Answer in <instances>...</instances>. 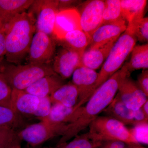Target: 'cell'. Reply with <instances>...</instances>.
Segmentation results:
<instances>
[{
    "label": "cell",
    "instance_id": "d4e9b609",
    "mask_svg": "<svg viewBox=\"0 0 148 148\" xmlns=\"http://www.w3.org/2000/svg\"><path fill=\"white\" fill-rule=\"evenodd\" d=\"M106 24L127 25L122 16L121 0L105 1V8L101 26Z\"/></svg>",
    "mask_w": 148,
    "mask_h": 148
},
{
    "label": "cell",
    "instance_id": "4fadbf2b",
    "mask_svg": "<svg viewBox=\"0 0 148 148\" xmlns=\"http://www.w3.org/2000/svg\"><path fill=\"white\" fill-rule=\"evenodd\" d=\"M116 95L127 108L133 110H139L148 100V96L130 76L125 77L120 85Z\"/></svg>",
    "mask_w": 148,
    "mask_h": 148
},
{
    "label": "cell",
    "instance_id": "e575fe53",
    "mask_svg": "<svg viewBox=\"0 0 148 148\" xmlns=\"http://www.w3.org/2000/svg\"><path fill=\"white\" fill-rule=\"evenodd\" d=\"M140 109L145 116L148 118V100L143 104Z\"/></svg>",
    "mask_w": 148,
    "mask_h": 148
},
{
    "label": "cell",
    "instance_id": "ba28073f",
    "mask_svg": "<svg viewBox=\"0 0 148 148\" xmlns=\"http://www.w3.org/2000/svg\"><path fill=\"white\" fill-rule=\"evenodd\" d=\"M28 54L29 64H49L55 56V41L49 35L36 32L32 39Z\"/></svg>",
    "mask_w": 148,
    "mask_h": 148
},
{
    "label": "cell",
    "instance_id": "e0dca14e",
    "mask_svg": "<svg viewBox=\"0 0 148 148\" xmlns=\"http://www.w3.org/2000/svg\"><path fill=\"white\" fill-rule=\"evenodd\" d=\"M39 98L24 90L12 89V108L25 116L33 115L38 108Z\"/></svg>",
    "mask_w": 148,
    "mask_h": 148
},
{
    "label": "cell",
    "instance_id": "5bb4252c",
    "mask_svg": "<svg viewBox=\"0 0 148 148\" xmlns=\"http://www.w3.org/2000/svg\"><path fill=\"white\" fill-rule=\"evenodd\" d=\"M76 30H82L77 9L58 11L56 17L53 34L56 40L62 39L66 34Z\"/></svg>",
    "mask_w": 148,
    "mask_h": 148
},
{
    "label": "cell",
    "instance_id": "8992f818",
    "mask_svg": "<svg viewBox=\"0 0 148 148\" xmlns=\"http://www.w3.org/2000/svg\"><path fill=\"white\" fill-rule=\"evenodd\" d=\"M69 125L45 120L29 125L18 131V135L22 141L26 142L29 147L38 148L50 139L63 136L68 130Z\"/></svg>",
    "mask_w": 148,
    "mask_h": 148
},
{
    "label": "cell",
    "instance_id": "1f68e13d",
    "mask_svg": "<svg viewBox=\"0 0 148 148\" xmlns=\"http://www.w3.org/2000/svg\"><path fill=\"white\" fill-rule=\"evenodd\" d=\"M136 82L138 87L148 97V71L144 70L138 76Z\"/></svg>",
    "mask_w": 148,
    "mask_h": 148
},
{
    "label": "cell",
    "instance_id": "277c9868",
    "mask_svg": "<svg viewBox=\"0 0 148 148\" xmlns=\"http://www.w3.org/2000/svg\"><path fill=\"white\" fill-rule=\"evenodd\" d=\"M88 136L95 142L120 141L130 144H140L132 130L117 120L108 116H98L89 126Z\"/></svg>",
    "mask_w": 148,
    "mask_h": 148
},
{
    "label": "cell",
    "instance_id": "d6986e66",
    "mask_svg": "<svg viewBox=\"0 0 148 148\" xmlns=\"http://www.w3.org/2000/svg\"><path fill=\"white\" fill-rule=\"evenodd\" d=\"M116 40L111 41L106 45L98 48L85 51L82 56L81 66L95 71L99 69L107 59Z\"/></svg>",
    "mask_w": 148,
    "mask_h": 148
},
{
    "label": "cell",
    "instance_id": "7a4b0ae2",
    "mask_svg": "<svg viewBox=\"0 0 148 148\" xmlns=\"http://www.w3.org/2000/svg\"><path fill=\"white\" fill-rule=\"evenodd\" d=\"M5 57L10 63L17 65L27 56L36 32L35 20L32 14L23 12L4 25Z\"/></svg>",
    "mask_w": 148,
    "mask_h": 148
},
{
    "label": "cell",
    "instance_id": "5b68a950",
    "mask_svg": "<svg viewBox=\"0 0 148 148\" xmlns=\"http://www.w3.org/2000/svg\"><path fill=\"white\" fill-rule=\"evenodd\" d=\"M0 73L12 89L25 90L43 77L55 74L49 64L10 65Z\"/></svg>",
    "mask_w": 148,
    "mask_h": 148
},
{
    "label": "cell",
    "instance_id": "7402d4cb",
    "mask_svg": "<svg viewBox=\"0 0 148 148\" xmlns=\"http://www.w3.org/2000/svg\"><path fill=\"white\" fill-rule=\"evenodd\" d=\"M90 38L82 30L69 32L58 41L62 47L82 54L89 44Z\"/></svg>",
    "mask_w": 148,
    "mask_h": 148
},
{
    "label": "cell",
    "instance_id": "d6a6232c",
    "mask_svg": "<svg viewBox=\"0 0 148 148\" xmlns=\"http://www.w3.org/2000/svg\"><path fill=\"white\" fill-rule=\"evenodd\" d=\"M81 3L80 1L72 0H60L58 1V11L68 9L75 8V5L78 6Z\"/></svg>",
    "mask_w": 148,
    "mask_h": 148
},
{
    "label": "cell",
    "instance_id": "ac0fdd59",
    "mask_svg": "<svg viewBox=\"0 0 148 148\" xmlns=\"http://www.w3.org/2000/svg\"><path fill=\"white\" fill-rule=\"evenodd\" d=\"M34 0H0V22L4 26L18 14L25 12Z\"/></svg>",
    "mask_w": 148,
    "mask_h": 148
},
{
    "label": "cell",
    "instance_id": "484cf974",
    "mask_svg": "<svg viewBox=\"0 0 148 148\" xmlns=\"http://www.w3.org/2000/svg\"><path fill=\"white\" fill-rule=\"evenodd\" d=\"M131 56L127 62L128 70L130 73L135 70L148 69V43L135 45L131 51Z\"/></svg>",
    "mask_w": 148,
    "mask_h": 148
},
{
    "label": "cell",
    "instance_id": "30bf717a",
    "mask_svg": "<svg viewBox=\"0 0 148 148\" xmlns=\"http://www.w3.org/2000/svg\"><path fill=\"white\" fill-rule=\"evenodd\" d=\"M106 116L110 117L125 125L137 126L148 124V118L141 109L133 110L127 108L116 95L112 103L103 112Z\"/></svg>",
    "mask_w": 148,
    "mask_h": 148
},
{
    "label": "cell",
    "instance_id": "83f0119b",
    "mask_svg": "<svg viewBox=\"0 0 148 148\" xmlns=\"http://www.w3.org/2000/svg\"><path fill=\"white\" fill-rule=\"evenodd\" d=\"M22 140L18 131L7 127H0V148H21Z\"/></svg>",
    "mask_w": 148,
    "mask_h": 148
},
{
    "label": "cell",
    "instance_id": "8fae6325",
    "mask_svg": "<svg viewBox=\"0 0 148 148\" xmlns=\"http://www.w3.org/2000/svg\"><path fill=\"white\" fill-rule=\"evenodd\" d=\"M98 73L95 70L81 66L75 71L72 75V83L79 92L77 105L82 106L86 103L95 90Z\"/></svg>",
    "mask_w": 148,
    "mask_h": 148
},
{
    "label": "cell",
    "instance_id": "4dcf8cb0",
    "mask_svg": "<svg viewBox=\"0 0 148 148\" xmlns=\"http://www.w3.org/2000/svg\"><path fill=\"white\" fill-rule=\"evenodd\" d=\"M52 105L49 96L39 98L38 108L33 116L40 121L46 119L50 114Z\"/></svg>",
    "mask_w": 148,
    "mask_h": 148
},
{
    "label": "cell",
    "instance_id": "3957f363",
    "mask_svg": "<svg viewBox=\"0 0 148 148\" xmlns=\"http://www.w3.org/2000/svg\"><path fill=\"white\" fill-rule=\"evenodd\" d=\"M131 23L117 40L98 73L95 90L119 70L124 64L137 42Z\"/></svg>",
    "mask_w": 148,
    "mask_h": 148
},
{
    "label": "cell",
    "instance_id": "6da1fadb",
    "mask_svg": "<svg viewBox=\"0 0 148 148\" xmlns=\"http://www.w3.org/2000/svg\"><path fill=\"white\" fill-rule=\"evenodd\" d=\"M127 62L98 87L86 102L79 117L73 123L69 124L68 130L57 144L66 143L78 135L88 127L93 120L103 112L116 95L120 85L125 77L130 76Z\"/></svg>",
    "mask_w": 148,
    "mask_h": 148
},
{
    "label": "cell",
    "instance_id": "f35d334b",
    "mask_svg": "<svg viewBox=\"0 0 148 148\" xmlns=\"http://www.w3.org/2000/svg\"><path fill=\"white\" fill-rule=\"evenodd\" d=\"M29 148V147H25V148Z\"/></svg>",
    "mask_w": 148,
    "mask_h": 148
},
{
    "label": "cell",
    "instance_id": "f1b7e54d",
    "mask_svg": "<svg viewBox=\"0 0 148 148\" xmlns=\"http://www.w3.org/2000/svg\"><path fill=\"white\" fill-rule=\"evenodd\" d=\"M137 40L141 43H147L148 41V18L143 17L130 22Z\"/></svg>",
    "mask_w": 148,
    "mask_h": 148
},
{
    "label": "cell",
    "instance_id": "9a60e30c",
    "mask_svg": "<svg viewBox=\"0 0 148 148\" xmlns=\"http://www.w3.org/2000/svg\"><path fill=\"white\" fill-rule=\"evenodd\" d=\"M127 25L106 24L101 25L90 37L88 49L98 48L111 41L117 40L126 30Z\"/></svg>",
    "mask_w": 148,
    "mask_h": 148
},
{
    "label": "cell",
    "instance_id": "f546056e",
    "mask_svg": "<svg viewBox=\"0 0 148 148\" xmlns=\"http://www.w3.org/2000/svg\"><path fill=\"white\" fill-rule=\"evenodd\" d=\"M12 89L0 73V106L12 108Z\"/></svg>",
    "mask_w": 148,
    "mask_h": 148
},
{
    "label": "cell",
    "instance_id": "52a82bcc",
    "mask_svg": "<svg viewBox=\"0 0 148 148\" xmlns=\"http://www.w3.org/2000/svg\"><path fill=\"white\" fill-rule=\"evenodd\" d=\"M30 8L29 12L35 18L36 32L53 35L56 17L58 12V0L34 1Z\"/></svg>",
    "mask_w": 148,
    "mask_h": 148
},
{
    "label": "cell",
    "instance_id": "9c48e42d",
    "mask_svg": "<svg viewBox=\"0 0 148 148\" xmlns=\"http://www.w3.org/2000/svg\"><path fill=\"white\" fill-rule=\"evenodd\" d=\"M105 8V1L89 0L80 3L77 8L81 29L89 38L101 26Z\"/></svg>",
    "mask_w": 148,
    "mask_h": 148
},
{
    "label": "cell",
    "instance_id": "ffe728a7",
    "mask_svg": "<svg viewBox=\"0 0 148 148\" xmlns=\"http://www.w3.org/2000/svg\"><path fill=\"white\" fill-rule=\"evenodd\" d=\"M83 108V106H79L77 104L73 107H67L58 104H52L49 115L43 120L71 124L79 117Z\"/></svg>",
    "mask_w": 148,
    "mask_h": 148
},
{
    "label": "cell",
    "instance_id": "836d02e7",
    "mask_svg": "<svg viewBox=\"0 0 148 148\" xmlns=\"http://www.w3.org/2000/svg\"><path fill=\"white\" fill-rule=\"evenodd\" d=\"M6 49L5 36L4 26L0 29V62L5 56Z\"/></svg>",
    "mask_w": 148,
    "mask_h": 148
},
{
    "label": "cell",
    "instance_id": "8d00e7d4",
    "mask_svg": "<svg viewBox=\"0 0 148 148\" xmlns=\"http://www.w3.org/2000/svg\"><path fill=\"white\" fill-rule=\"evenodd\" d=\"M137 148H146L145 147H142V146H140V144L138 145L137 146Z\"/></svg>",
    "mask_w": 148,
    "mask_h": 148
},
{
    "label": "cell",
    "instance_id": "4316f807",
    "mask_svg": "<svg viewBox=\"0 0 148 148\" xmlns=\"http://www.w3.org/2000/svg\"><path fill=\"white\" fill-rule=\"evenodd\" d=\"M101 144L92 140L86 133L77 135L70 142L57 144L54 146H47L43 148H98Z\"/></svg>",
    "mask_w": 148,
    "mask_h": 148
},
{
    "label": "cell",
    "instance_id": "2e32d148",
    "mask_svg": "<svg viewBox=\"0 0 148 148\" xmlns=\"http://www.w3.org/2000/svg\"><path fill=\"white\" fill-rule=\"evenodd\" d=\"M65 84V80L55 73L43 77L24 90L38 98H42L50 96Z\"/></svg>",
    "mask_w": 148,
    "mask_h": 148
},
{
    "label": "cell",
    "instance_id": "7c38bea8",
    "mask_svg": "<svg viewBox=\"0 0 148 148\" xmlns=\"http://www.w3.org/2000/svg\"><path fill=\"white\" fill-rule=\"evenodd\" d=\"M82 54L62 47L56 53L52 67L53 71L66 80L81 66Z\"/></svg>",
    "mask_w": 148,
    "mask_h": 148
},
{
    "label": "cell",
    "instance_id": "44dd1931",
    "mask_svg": "<svg viewBox=\"0 0 148 148\" xmlns=\"http://www.w3.org/2000/svg\"><path fill=\"white\" fill-rule=\"evenodd\" d=\"M49 97L52 104H58L67 107H73L78 103L79 92L76 86L72 83H70L61 86Z\"/></svg>",
    "mask_w": 148,
    "mask_h": 148
},
{
    "label": "cell",
    "instance_id": "ab89813d",
    "mask_svg": "<svg viewBox=\"0 0 148 148\" xmlns=\"http://www.w3.org/2000/svg\"><path fill=\"white\" fill-rule=\"evenodd\" d=\"M29 147V148H32V147Z\"/></svg>",
    "mask_w": 148,
    "mask_h": 148
},
{
    "label": "cell",
    "instance_id": "74e56055",
    "mask_svg": "<svg viewBox=\"0 0 148 148\" xmlns=\"http://www.w3.org/2000/svg\"><path fill=\"white\" fill-rule=\"evenodd\" d=\"M3 25L1 24V22H0V29H1V28L2 27Z\"/></svg>",
    "mask_w": 148,
    "mask_h": 148
},
{
    "label": "cell",
    "instance_id": "cb8c5ba5",
    "mask_svg": "<svg viewBox=\"0 0 148 148\" xmlns=\"http://www.w3.org/2000/svg\"><path fill=\"white\" fill-rule=\"evenodd\" d=\"M146 0H121L123 18L127 24L143 18Z\"/></svg>",
    "mask_w": 148,
    "mask_h": 148
},
{
    "label": "cell",
    "instance_id": "603a6c76",
    "mask_svg": "<svg viewBox=\"0 0 148 148\" xmlns=\"http://www.w3.org/2000/svg\"><path fill=\"white\" fill-rule=\"evenodd\" d=\"M29 124L26 118L15 110L0 106V127H7L19 131Z\"/></svg>",
    "mask_w": 148,
    "mask_h": 148
},
{
    "label": "cell",
    "instance_id": "d590c367",
    "mask_svg": "<svg viewBox=\"0 0 148 148\" xmlns=\"http://www.w3.org/2000/svg\"><path fill=\"white\" fill-rule=\"evenodd\" d=\"M138 145L139 144H129L127 147L122 148H137Z\"/></svg>",
    "mask_w": 148,
    "mask_h": 148
}]
</instances>
